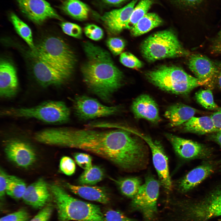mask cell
Listing matches in <instances>:
<instances>
[{
	"label": "cell",
	"mask_w": 221,
	"mask_h": 221,
	"mask_svg": "<svg viewBox=\"0 0 221 221\" xmlns=\"http://www.w3.org/2000/svg\"><path fill=\"white\" fill-rule=\"evenodd\" d=\"M211 49L213 54H221V29L213 40Z\"/></svg>",
	"instance_id": "obj_42"
},
{
	"label": "cell",
	"mask_w": 221,
	"mask_h": 221,
	"mask_svg": "<svg viewBox=\"0 0 221 221\" xmlns=\"http://www.w3.org/2000/svg\"><path fill=\"white\" fill-rule=\"evenodd\" d=\"M196 110L189 106L177 103L169 106L165 113L164 116L172 127L179 126L187 122L194 115Z\"/></svg>",
	"instance_id": "obj_23"
},
{
	"label": "cell",
	"mask_w": 221,
	"mask_h": 221,
	"mask_svg": "<svg viewBox=\"0 0 221 221\" xmlns=\"http://www.w3.org/2000/svg\"><path fill=\"white\" fill-rule=\"evenodd\" d=\"M210 117L215 126L217 128L221 129V108L212 114Z\"/></svg>",
	"instance_id": "obj_45"
},
{
	"label": "cell",
	"mask_w": 221,
	"mask_h": 221,
	"mask_svg": "<svg viewBox=\"0 0 221 221\" xmlns=\"http://www.w3.org/2000/svg\"><path fill=\"white\" fill-rule=\"evenodd\" d=\"M182 211L183 219L191 221H205L221 216V188L201 201L184 206Z\"/></svg>",
	"instance_id": "obj_9"
},
{
	"label": "cell",
	"mask_w": 221,
	"mask_h": 221,
	"mask_svg": "<svg viewBox=\"0 0 221 221\" xmlns=\"http://www.w3.org/2000/svg\"><path fill=\"white\" fill-rule=\"evenodd\" d=\"M138 1L133 0L122 8L106 12L103 15L102 20L109 31L117 34L124 29Z\"/></svg>",
	"instance_id": "obj_16"
},
{
	"label": "cell",
	"mask_w": 221,
	"mask_h": 221,
	"mask_svg": "<svg viewBox=\"0 0 221 221\" xmlns=\"http://www.w3.org/2000/svg\"><path fill=\"white\" fill-rule=\"evenodd\" d=\"M7 158L17 166L27 168L34 162L36 155L34 149L23 141L13 140L8 142L5 147Z\"/></svg>",
	"instance_id": "obj_13"
},
{
	"label": "cell",
	"mask_w": 221,
	"mask_h": 221,
	"mask_svg": "<svg viewBox=\"0 0 221 221\" xmlns=\"http://www.w3.org/2000/svg\"><path fill=\"white\" fill-rule=\"evenodd\" d=\"M60 26L63 32L70 36L79 38L82 35L81 28L76 24L70 22H63Z\"/></svg>",
	"instance_id": "obj_34"
},
{
	"label": "cell",
	"mask_w": 221,
	"mask_h": 221,
	"mask_svg": "<svg viewBox=\"0 0 221 221\" xmlns=\"http://www.w3.org/2000/svg\"><path fill=\"white\" fill-rule=\"evenodd\" d=\"M31 55L34 59L44 62L70 78L73 71L76 59L73 52L62 39L51 37L44 40Z\"/></svg>",
	"instance_id": "obj_5"
},
{
	"label": "cell",
	"mask_w": 221,
	"mask_h": 221,
	"mask_svg": "<svg viewBox=\"0 0 221 221\" xmlns=\"http://www.w3.org/2000/svg\"><path fill=\"white\" fill-rule=\"evenodd\" d=\"M2 116L19 118H33L51 124L67 122L70 110L65 103L61 101H48L31 107L10 108L2 110Z\"/></svg>",
	"instance_id": "obj_7"
},
{
	"label": "cell",
	"mask_w": 221,
	"mask_h": 221,
	"mask_svg": "<svg viewBox=\"0 0 221 221\" xmlns=\"http://www.w3.org/2000/svg\"><path fill=\"white\" fill-rule=\"evenodd\" d=\"M120 60L124 65L130 68H140L143 65L140 60L134 55L128 52L121 53Z\"/></svg>",
	"instance_id": "obj_33"
},
{
	"label": "cell",
	"mask_w": 221,
	"mask_h": 221,
	"mask_svg": "<svg viewBox=\"0 0 221 221\" xmlns=\"http://www.w3.org/2000/svg\"><path fill=\"white\" fill-rule=\"evenodd\" d=\"M163 22L162 19L156 14L148 13L130 30L131 33L134 37L139 36L159 26Z\"/></svg>",
	"instance_id": "obj_25"
},
{
	"label": "cell",
	"mask_w": 221,
	"mask_h": 221,
	"mask_svg": "<svg viewBox=\"0 0 221 221\" xmlns=\"http://www.w3.org/2000/svg\"><path fill=\"white\" fill-rule=\"evenodd\" d=\"M73 101L75 114L83 120L115 114L120 109L118 106H107L95 99L85 95L76 96Z\"/></svg>",
	"instance_id": "obj_10"
},
{
	"label": "cell",
	"mask_w": 221,
	"mask_h": 221,
	"mask_svg": "<svg viewBox=\"0 0 221 221\" xmlns=\"http://www.w3.org/2000/svg\"><path fill=\"white\" fill-rule=\"evenodd\" d=\"M61 9L71 17L80 20L86 19L89 12L88 6L79 0H66L61 6Z\"/></svg>",
	"instance_id": "obj_26"
},
{
	"label": "cell",
	"mask_w": 221,
	"mask_h": 221,
	"mask_svg": "<svg viewBox=\"0 0 221 221\" xmlns=\"http://www.w3.org/2000/svg\"><path fill=\"white\" fill-rule=\"evenodd\" d=\"M152 0H141L136 6L124 29H131L147 13L153 4Z\"/></svg>",
	"instance_id": "obj_30"
},
{
	"label": "cell",
	"mask_w": 221,
	"mask_h": 221,
	"mask_svg": "<svg viewBox=\"0 0 221 221\" xmlns=\"http://www.w3.org/2000/svg\"><path fill=\"white\" fill-rule=\"evenodd\" d=\"M66 186L73 193L85 199L103 204L110 200L108 192L104 187L87 185H76L67 183Z\"/></svg>",
	"instance_id": "obj_22"
},
{
	"label": "cell",
	"mask_w": 221,
	"mask_h": 221,
	"mask_svg": "<svg viewBox=\"0 0 221 221\" xmlns=\"http://www.w3.org/2000/svg\"><path fill=\"white\" fill-rule=\"evenodd\" d=\"M8 176L3 170L0 169V196L1 198L3 197L6 192Z\"/></svg>",
	"instance_id": "obj_43"
},
{
	"label": "cell",
	"mask_w": 221,
	"mask_h": 221,
	"mask_svg": "<svg viewBox=\"0 0 221 221\" xmlns=\"http://www.w3.org/2000/svg\"><path fill=\"white\" fill-rule=\"evenodd\" d=\"M27 187L22 179L13 175H8L6 193L12 198L19 199L22 198Z\"/></svg>",
	"instance_id": "obj_31"
},
{
	"label": "cell",
	"mask_w": 221,
	"mask_h": 221,
	"mask_svg": "<svg viewBox=\"0 0 221 221\" xmlns=\"http://www.w3.org/2000/svg\"><path fill=\"white\" fill-rule=\"evenodd\" d=\"M83 48L86 56L81 68L84 82L92 92L109 102L122 85V73L105 50L88 41Z\"/></svg>",
	"instance_id": "obj_2"
},
{
	"label": "cell",
	"mask_w": 221,
	"mask_h": 221,
	"mask_svg": "<svg viewBox=\"0 0 221 221\" xmlns=\"http://www.w3.org/2000/svg\"><path fill=\"white\" fill-rule=\"evenodd\" d=\"M33 72L35 77L42 87L60 86L64 83L69 78L51 65L34 59Z\"/></svg>",
	"instance_id": "obj_15"
},
{
	"label": "cell",
	"mask_w": 221,
	"mask_h": 221,
	"mask_svg": "<svg viewBox=\"0 0 221 221\" xmlns=\"http://www.w3.org/2000/svg\"><path fill=\"white\" fill-rule=\"evenodd\" d=\"M212 166L205 164L197 167L189 172L177 184L178 189L186 192L197 186L213 172Z\"/></svg>",
	"instance_id": "obj_21"
},
{
	"label": "cell",
	"mask_w": 221,
	"mask_h": 221,
	"mask_svg": "<svg viewBox=\"0 0 221 221\" xmlns=\"http://www.w3.org/2000/svg\"><path fill=\"white\" fill-rule=\"evenodd\" d=\"M61 171L68 176H71L75 173L76 167L73 160L68 156H64L61 159L60 163Z\"/></svg>",
	"instance_id": "obj_36"
},
{
	"label": "cell",
	"mask_w": 221,
	"mask_h": 221,
	"mask_svg": "<svg viewBox=\"0 0 221 221\" xmlns=\"http://www.w3.org/2000/svg\"><path fill=\"white\" fill-rule=\"evenodd\" d=\"M16 69L10 61L2 59L0 63V95L4 98L14 96L18 90Z\"/></svg>",
	"instance_id": "obj_17"
},
{
	"label": "cell",
	"mask_w": 221,
	"mask_h": 221,
	"mask_svg": "<svg viewBox=\"0 0 221 221\" xmlns=\"http://www.w3.org/2000/svg\"><path fill=\"white\" fill-rule=\"evenodd\" d=\"M188 65L195 77L204 85L212 83L217 70L215 61L204 55L195 53L190 56Z\"/></svg>",
	"instance_id": "obj_14"
},
{
	"label": "cell",
	"mask_w": 221,
	"mask_h": 221,
	"mask_svg": "<svg viewBox=\"0 0 221 221\" xmlns=\"http://www.w3.org/2000/svg\"><path fill=\"white\" fill-rule=\"evenodd\" d=\"M50 194L44 180L39 179L28 186L22 197L25 203L36 209H42L49 201Z\"/></svg>",
	"instance_id": "obj_20"
},
{
	"label": "cell",
	"mask_w": 221,
	"mask_h": 221,
	"mask_svg": "<svg viewBox=\"0 0 221 221\" xmlns=\"http://www.w3.org/2000/svg\"><path fill=\"white\" fill-rule=\"evenodd\" d=\"M53 211V207L47 205L41 210L32 219L28 221H49Z\"/></svg>",
	"instance_id": "obj_41"
},
{
	"label": "cell",
	"mask_w": 221,
	"mask_h": 221,
	"mask_svg": "<svg viewBox=\"0 0 221 221\" xmlns=\"http://www.w3.org/2000/svg\"><path fill=\"white\" fill-rule=\"evenodd\" d=\"M21 11L28 18L37 24H41L47 19L61 17L45 0H17Z\"/></svg>",
	"instance_id": "obj_12"
},
{
	"label": "cell",
	"mask_w": 221,
	"mask_h": 221,
	"mask_svg": "<svg viewBox=\"0 0 221 221\" xmlns=\"http://www.w3.org/2000/svg\"><path fill=\"white\" fill-rule=\"evenodd\" d=\"M44 138L47 145L88 151L126 170L136 169L145 153L142 141L131 132L121 129L103 131L91 128H48Z\"/></svg>",
	"instance_id": "obj_1"
},
{
	"label": "cell",
	"mask_w": 221,
	"mask_h": 221,
	"mask_svg": "<svg viewBox=\"0 0 221 221\" xmlns=\"http://www.w3.org/2000/svg\"><path fill=\"white\" fill-rule=\"evenodd\" d=\"M131 110L135 118H143L157 123L161 120L157 104L149 95L146 94L138 96L133 101Z\"/></svg>",
	"instance_id": "obj_19"
},
{
	"label": "cell",
	"mask_w": 221,
	"mask_h": 221,
	"mask_svg": "<svg viewBox=\"0 0 221 221\" xmlns=\"http://www.w3.org/2000/svg\"><path fill=\"white\" fill-rule=\"evenodd\" d=\"M213 138L221 147V129L216 132V134L213 136Z\"/></svg>",
	"instance_id": "obj_46"
},
{
	"label": "cell",
	"mask_w": 221,
	"mask_h": 221,
	"mask_svg": "<svg viewBox=\"0 0 221 221\" xmlns=\"http://www.w3.org/2000/svg\"><path fill=\"white\" fill-rule=\"evenodd\" d=\"M165 135L175 152L182 158L194 159L203 156L207 153L204 147L198 143L171 134L167 133Z\"/></svg>",
	"instance_id": "obj_18"
},
{
	"label": "cell",
	"mask_w": 221,
	"mask_h": 221,
	"mask_svg": "<svg viewBox=\"0 0 221 221\" xmlns=\"http://www.w3.org/2000/svg\"><path fill=\"white\" fill-rule=\"evenodd\" d=\"M115 181L123 195L132 199L137 193L142 185V180L138 177L123 178Z\"/></svg>",
	"instance_id": "obj_27"
},
{
	"label": "cell",
	"mask_w": 221,
	"mask_h": 221,
	"mask_svg": "<svg viewBox=\"0 0 221 221\" xmlns=\"http://www.w3.org/2000/svg\"><path fill=\"white\" fill-rule=\"evenodd\" d=\"M160 184V182L152 176H147L145 183L133 198L131 207L139 211L145 221H152L157 215Z\"/></svg>",
	"instance_id": "obj_8"
},
{
	"label": "cell",
	"mask_w": 221,
	"mask_h": 221,
	"mask_svg": "<svg viewBox=\"0 0 221 221\" xmlns=\"http://www.w3.org/2000/svg\"><path fill=\"white\" fill-rule=\"evenodd\" d=\"M215 62L217 70L212 83H215L219 88L221 89V61H215Z\"/></svg>",
	"instance_id": "obj_44"
},
{
	"label": "cell",
	"mask_w": 221,
	"mask_h": 221,
	"mask_svg": "<svg viewBox=\"0 0 221 221\" xmlns=\"http://www.w3.org/2000/svg\"><path fill=\"white\" fill-rule=\"evenodd\" d=\"M73 157L77 164L83 169L86 170L92 166V159L88 154L82 153H76Z\"/></svg>",
	"instance_id": "obj_40"
},
{
	"label": "cell",
	"mask_w": 221,
	"mask_h": 221,
	"mask_svg": "<svg viewBox=\"0 0 221 221\" xmlns=\"http://www.w3.org/2000/svg\"><path fill=\"white\" fill-rule=\"evenodd\" d=\"M29 215L25 209H21L1 218L0 221H28Z\"/></svg>",
	"instance_id": "obj_37"
},
{
	"label": "cell",
	"mask_w": 221,
	"mask_h": 221,
	"mask_svg": "<svg viewBox=\"0 0 221 221\" xmlns=\"http://www.w3.org/2000/svg\"><path fill=\"white\" fill-rule=\"evenodd\" d=\"M107 44L110 50L114 55L121 53L125 46L124 41L118 37L109 38L107 42Z\"/></svg>",
	"instance_id": "obj_35"
},
{
	"label": "cell",
	"mask_w": 221,
	"mask_h": 221,
	"mask_svg": "<svg viewBox=\"0 0 221 221\" xmlns=\"http://www.w3.org/2000/svg\"><path fill=\"white\" fill-rule=\"evenodd\" d=\"M10 18L18 34L26 42L31 51L34 50L36 46L33 43L32 33L30 28L14 13L11 14Z\"/></svg>",
	"instance_id": "obj_29"
},
{
	"label": "cell",
	"mask_w": 221,
	"mask_h": 221,
	"mask_svg": "<svg viewBox=\"0 0 221 221\" xmlns=\"http://www.w3.org/2000/svg\"><path fill=\"white\" fill-rule=\"evenodd\" d=\"M104 176L103 170L97 165H92L84 170L78 179L81 185H93L101 181Z\"/></svg>",
	"instance_id": "obj_28"
},
{
	"label": "cell",
	"mask_w": 221,
	"mask_h": 221,
	"mask_svg": "<svg viewBox=\"0 0 221 221\" xmlns=\"http://www.w3.org/2000/svg\"><path fill=\"white\" fill-rule=\"evenodd\" d=\"M106 3L113 5L119 4L126 0H103Z\"/></svg>",
	"instance_id": "obj_47"
},
{
	"label": "cell",
	"mask_w": 221,
	"mask_h": 221,
	"mask_svg": "<svg viewBox=\"0 0 221 221\" xmlns=\"http://www.w3.org/2000/svg\"><path fill=\"white\" fill-rule=\"evenodd\" d=\"M59 221H105L97 205L83 201L69 195L61 187L50 186Z\"/></svg>",
	"instance_id": "obj_3"
},
{
	"label": "cell",
	"mask_w": 221,
	"mask_h": 221,
	"mask_svg": "<svg viewBox=\"0 0 221 221\" xmlns=\"http://www.w3.org/2000/svg\"><path fill=\"white\" fill-rule=\"evenodd\" d=\"M195 96L197 101L204 108L210 110L218 108L214 102L212 91L210 90H199L196 93Z\"/></svg>",
	"instance_id": "obj_32"
},
{
	"label": "cell",
	"mask_w": 221,
	"mask_h": 221,
	"mask_svg": "<svg viewBox=\"0 0 221 221\" xmlns=\"http://www.w3.org/2000/svg\"><path fill=\"white\" fill-rule=\"evenodd\" d=\"M84 31L87 37L94 41L100 40L103 35V32L102 29L94 24L87 25L84 28Z\"/></svg>",
	"instance_id": "obj_38"
},
{
	"label": "cell",
	"mask_w": 221,
	"mask_h": 221,
	"mask_svg": "<svg viewBox=\"0 0 221 221\" xmlns=\"http://www.w3.org/2000/svg\"><path fill=\"white\" fill-rule=\"evenodd\" d=\"M141 49L143 57L149 62L187 56L190 54L183 46L175 33L169 30L150 35L142 42Z\"/></svg>",
	"instance_id": "obj_6"
},
{
	"label": "cell",
	"mask_w": 221,
	"mask_h": 221,
	"mask_svg": "<svg viewBox=\"0 0 221 221\" xmlns=\"http://www.w3.org/2000/svg\"><path fill=\"white\" fill-rule=\"evenodd\" d=\"M183 125L185 131L198 134L216 132L220 130L215 126L210 116H193Z\"/></svg>",
	"instance_id": "obj_24"
},
{
	"label": "cell",
	"mask_w": 221,
	"mask_h": 221,
	"mask_svg": "<svg viewBox=\"0 0 221 221\" xmlns=\"http://www.w3.org/2000/svg\"><path fill=\"white\" fill-rule=\"evenodd\" d=\"M104 215L105 221H136L117 210H108Z\"/></svg>",
	"instance_id": "obj_39"
},
{
	"label": "cell",
	"mask_w": 221,
	"mask_h": 221,
	"mask_svg": "<svg viewBox=\"0 0 221 221\" xmlns=\"http://www.w3.org/2000/svg\"><path fill=\"white\" fill-rule=\"evenodd\" d=\"M147 79L159 89L177 95H185L195 88L204 84L181 68L163 65L147 72Z\"/></svg>",
	"instance_id": "obj_4"
},
{
	"label": "cell",
	"mask_w": 221,
	"mask_h": 221,
	"mask_svg": "<svg viewBox=\"0 0 221 221\" xmlns=\"http://www.w3.org/2000/svg\"><path fill=\"white\" fill-rule=\"evenodd\" d=\"M131 132L142 139L151 150L153 165L158 176L160 183L167 191L173 187L170 177L168 158L161 144L147 135L131 130Z\"/></svg>",
	"instance_id": "obj_11"
}]
</instances>
